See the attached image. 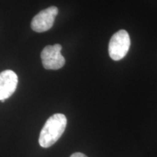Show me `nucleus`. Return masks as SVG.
<instances>
[{
    "label": "nucleus",
    "mask_w": 157,
    "mask_h": 157,
    "mask_svg": "<svg viewBox=\"0 0 157 157\" xmlns=\"http://www.w3.org/2000/svg\"><path fill=\"white\" fill-rule=\"evenodd\" d=\"M18 77L12 70H5L0 73V101H5L16 90Z\"/></svg>",
    "instance_id": "obj_5"
},
{
    "label": "nucleus",
    "mask_w": 157,
    "mask_h": 157,
    "mask_svg": "<svg viewBox=\"0 0 157 157\" xmlns=\"http://www.w3.org/2000/svg\"><path fill=\"white\" fill-rule=\"evenodd\" d=\"M58 14V9L55 6L43 10L33 17L31 23V29L38 33L50 30L53 25L55 19Z\"/></svg>",
    "instance_id": "obj_4"
},
{
    "label": "nucleus",
    "mask_w": 157,
    "mask_h": 157,
    "mask_svg": "<svg viewBox=\"0 0 157 157\" xmlns=\"http://www.w3.org/2000/svg\"><path fill=\"white\" fill-rule=\"evenodd\" d=\"M62 47L59 44L48 45L41 52L42 65L47 70H58L65 65L66 60L61 54Z\"/></svg>",
    "instance_id": "obj_3"
},
{
    "label": "nucleus",
    "mask_w": 157,
    "mask_h": 157,
    "mask_svg": "<svg viewBox=\"0 0 157 157\" xmlns=\"http://www.w3.org/2000/svg\"><path fill=\"white\" fill-rule=\"evenodd\" d=\"M67 124V119L63 113L51 116L45 122L39 135V143L42 148L54 145L63 134Z\"/></svg>",
    "instance_id": "obj_1"
},
{
    "label": "nucleus",
    "mask_w": 157,
    "mask_h": 157,
    "mask_svg": "<svg viewBox=\"0 0 157 157\" xmlns=\"http://www.w3.org/2000/svg\"><path fill=\"white\" fill-rule=\"evenodd\" d=\"M130 48V38L127 31L120 30L113 35L109 45V53L113 60L124 58Z\"/></svg>",
    "instance_id": "obj_2"
},
{
    "label": "nucleus",
    "mask_w": 157,
    "mask_h": 157,
    "mask_svg": "<svg viewBox=\"0 0 157 157\" xmlns=\"http://www.w3.org/2000/svg\"><path fill=\"white\" fill-rule=\"evenodd\" d=\"M70 157H87L86 156L85 154H82V153H79V152H77V153H74Z\"/></svg>",
    "instance_id": "obj_6"
}]
</instances>
